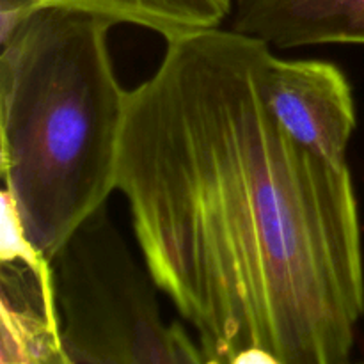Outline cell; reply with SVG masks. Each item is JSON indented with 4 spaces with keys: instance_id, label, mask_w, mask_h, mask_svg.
<instances>
[{
    "instance_id": "cell-1",
    "label": "cell",
    "mask_w": 364,
    "mask_h": 364,
    "mask_svg": "<svg viewBox=\"0 0 364 364\" xmlns=\"http://www.w3.org/2000/svg\"><path fill=\"white\" fill-rule=\"evenodd\" d=\"M128 91L116 191L205 364H345L364 315L347 164L299 142L263 95L272 46L233 28L166 41Z\"/></svg>"
},
{
    "instance_id": "cell-2",
    "label": "cell",
    "mask_w": 364,
    "mask_h": 364,
    "mask_svg": "<svg viewBox=\"0 0 364 364\" xmlns=\"http://www.w3.org/2000/svg\"><path fill=\"white\" fill-rule=\"evenodd\" d=\"M4 191L46 258L116 191L127 95L114 21L59 6L0 13Z\"/></svg>"
},
{
    "instance_id": "cell-3",
    "label": "cell",
    "mask_w": 364,
    "mask_h": 364,
    "mask_svg": "<svg viewBox=\"0 0 364 364\" xmlns=\"http://www.w3.org/2000/svg\"><path fill=\"white\" fill-rule=\"evenodd\" d=\"M48 262L68 364L203 363L198 340L164 320L160 288L105 205Z\"/></svg>"
},
{
    "instance_id": "cell-4",
    "label": "cell",
    "mask_w": 364,
    "mask_h": 364,
    "mask_svg": "<svg viewBox=\"0 0 364 364\" xmlns=\"http://www.w3.org/2000/svg\"><path fill=\"white\" fill-rule=\"evenodd\" d=\"M263 95L299 142L333 162L347 164L358 117L352 87L336 64L272 53L263 73Z\"/></svg>"
},
{
    "instance_id": "cell-5",
    "label": "cell",
    "mask_w": 364,
    "mask_h": 364,
    "mask_svg": "<svg viewBox=\"0 0 364 364\" xmlns=\"http://www.w3.org/2000/svg\"><path fill=\"white\" fill-rule=\"evenodd\" d=\"M2 364H68L52 269L21 231L2 237Z\"/></svg>"
},
{
    "instance_id": "cell-6",
    "label": "cell",
    "mask_w": 364,
    "mask_h": 364,
    "mask_svg": "<svg viewBox=\"0 0 364 364\" xmlns=\"http://www.w3.org/2000/svg\"><path fill=\"white\" fill-rule=\"evenodd\" d=\"M231 28L276 48L364 45V0H235Z\"/></svg>"
},
{
    "instance_id": "cell-7",
    "label": "cell",
    "mask_w": 364,
    "mask_h": 364,
    "mask_svg": "<svg viewBox=\"0 0 364 364\" xmlns=\"http://www.w3.org/2000/svg\"><path fill=\"white\" fill-rule=\"evenodd\" d=\"M103 16L114 23L149 28L166 41L192 32L219 28L231 14V0H34ZM31 6V7H32Z\"/></svg>"
},
{
    "instance_id": "cell-8",
    "label": "cell",
    "mask_w": 364,
    "mask_h": 364,
    "mask_svg": "<svg viewBox=\"0 0 364 364\" xmlns=\"http://www.w3.org/2000/svg\"><path fill=\"white\" fill-rule=\"evenodd\" d=\"M34 4V0H0V13H20Z\"/></svg>"
}]
</instances>
